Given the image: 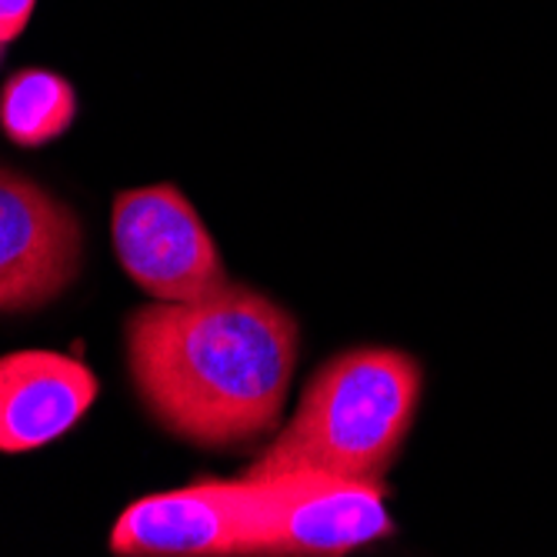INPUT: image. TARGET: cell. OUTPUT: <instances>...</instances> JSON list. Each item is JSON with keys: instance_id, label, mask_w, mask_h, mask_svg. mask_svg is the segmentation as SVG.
Masks as SVG:
<instances>
[{"instance_id": "cell-9", "label": "cell", "mask_w": 557, "mask_h": 557, "mask_svg": "<svg viewBox=\"0 0 557 557\" xmlns=\"http://www.w3.org/2000/svg\"><path fill=\"white\" fill-rule=\"evenodd\" d=\"M34 8H37V0H0V37L8 44L17 40L30 24Z\"/></svg>"}, {"instance_id": "cell-2", "label": "cell", "mask_w": 557, "mask_h": 557, "mask_svg": "<svg viewBox=\"0 0 557 557\" xmlns=\"http://www.w3.org/2000/svg\"><path fill=\"white\" fill-rule=\"evenodd\" d=\"M421 394L424 371L411 354L397 347L344 350L314 371L290 424L244 474L314 471L347 481H384L414 428Z\"/></svg>"}, {"instance_id": "cell-4", "label": "cell", "mask_w": 557, "mask_h": 557, "mask_svg": "<svg viewBox=\"0 0 557 557\" xmlns=\"http://www.w3.org/2000/svg\"><path fill=\"white\" fill-rule=\"evenodd\" d=\"M111 237L121 268L154 300H197L231 281L211 231L174 184L121 190Z\"/></svg>"}, {"instance_id": "cell-6", "label": "cell", "mask_w": 557, "mask_h": 557, "mask_svg": "<svg viewBox=\"0 0 557 557\" xmlns=\"http://www.w3.org/2000/svg\"><path fill=\"white\" fill-rule=\"evenodd\" d=\"M250 481L200 478L187 487L144 494L111 531L114 554L134 557H227L247 554Z\"/></svg>"}, {"instance_id": "cell-1", "label": "cell", "mask_w": 557, "mask_h": 557, "mask_svg": "<svg viewBox=\"0 0 557 557\" xmlns=\"http://www.w3.org/2000/svg\"><path fill=\"white\" fill-rule=\"evenodd\" d=\"M300 331L268 294L227 281L127 318V371L161 428L197 447H244L284 414Z\"/></svg>"}, {"instance_id": "cell-7", "label": "cell", "mask_w": 557, "mask_h": 557, "mask_svg": "<svg viewBox=\"0 0 557 557\" xmlns=\"http://www.w3.org/2000/svg\"><path fill=\"white\" fill-rule=\"evenodd\" d=\"M97 374L58 350L0 358V450L24 454L64 437L97 400Z\"/></svg>"}, {"instance_id": "cell-5", "label": "cell", "mask_w": 557, "mask_h": 557, "mask_svg": "<svg viewBox=\"0 0 557 557\" xmlns=\"http://www.w3.org/2000/svg\"><path fill=\"white\" fill-rule=\"evenodd\" d=\"M81 271V221L37 181L0 168V311H37Z\"/></svg>"}, {"instance_id": "cell-3", "label": "cell", "mask_w": 557, "mask_h": 557, "mask_svg": "<svg viewBox=\"0 0 557 557\" xmlns=\"http://www.w3.org/2000/svg\"><path fill=\"white\" fill-rule=\"evenodd\" d=\"M247 481V554L331 557L394 534L381 481H347L314 471Z\"/></svg>"}, {"instance_id": "cell-8", "label": "cell", "mask_w": 557, "mask_h": 557, "mask_svg": "<svg viewBox=\"0 0 557 557\" xmlns=\"http://www.w3.org/2000/svg\"><path fill=\"white\" fill-rule=\"evenodd\" d=\"M77 121L74 84L50 67H24L0 87V131L17 147H44Z\"/></svg>"}, {"instance_id": "cell-10", "label": "cell", "mask_w": 557, "mask_h": 557, "mask_svg": "<svg viewBox=\"0 0 557 557\" xmlns=\"http://www.w3.org/2000/svg\"><path fill=\"white\" fill-rule=\"evenodd\" d=\"M4 50H8V40H4V37H0V58H4Z\"/></svg>"}]
</instances>
